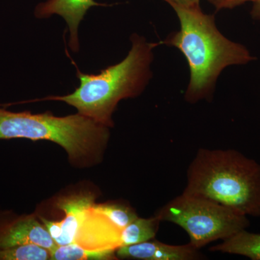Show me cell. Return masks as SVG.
<instances>
[{
  "label": "cell",
  "instance_id": "5b68a950",
  "mask_svg": "<svg viewBox=\"0 0 260 260\" xmlns=\"http://www.w3.org/2000/svg\"><path fill=\"white\" fill-rule=\"evenodd\" d=\"M161 222L179 225L189 243L201 249L210 243L225 240L249 227L247 216L203 197L182 192L155 213Z\"/></svg>",
  "mask_w": 260,
  "mask_h": 260
},
{
  "label": "cell",
  "instance_id": "9a60e30c",
  "mask_svg": "<svg viewBox=\"0 0 260 260\" xmlns=\"http://www.w3.org/2000/svg\"><path fill=\"white\" fill-rule=\"evenodd\" d=\"M217 10L233 9L248 2L255 3L256 0H208Z\"/></svg>",
  "mask_w": 260,
  "mask_h": 260
},
{
  "label": "cell",
  "instance_id": "9c48e42d",
  "mask_svg": "<svg viewBox=\"0 0 260 260\" xmlns=\"http://www.w3.org/2000/svg\"><path fill=\"white\" fill-rule=\"evenodd\" d=\"M56 205L64 212L65 218L59 221L61 235L56 241V244L61 246L76 242L77 237L87 214L94 205L93 194L73 195L61 199Z\"/></svg>",
  "mask_w": 260,
  "mask_h": 260
},
{
  "label": "cell",
  "instance_id": "4fadbf2b",
  "mask_svg": "<svg viewBox=\"0 0 260 260\" xmlns=\"http://www.w3.org/2000/svg\"><path fill=\"white\" fill-rule=\"evenodd\" d=\"M50 251L37 244H23L0 249V260H47Z\"/></svg>",
  "mask_w": 260,
  "mask_h": 260
},
{
  "label": "cell",
  "instance_id": "52a82bcc",
  "mask_svg": "<svg viewBox=\"0 0 260 260\" xmlns=\"http://www.w3.org/2000/svg\"><path fill=\"white\" fill-rule=\"evenodd\" d=\"M107 6L95 0H47L39 3L35 9L37 18H49L53 15H60L68 24L70 30L68 45L77 52L80 49L78 40V26L88 10L92 7Z\"/></svg>",
  "mask_w": 260,
  "mask_h": 260
},
{
  "label": "cell",
  "instance_id": "7a4b0ae2",
  "mask_svg": "<svg viewBox=\"0 0 260 260\" xmlns=\"http://www.w3.org/2000/svg\"><path fill=\"white\" fill-rule=\"evenodd\" d=\"M132 48L118 64L102 70L99 74H84L77 68L80 86L73 93L49 96L39 101H59L75 107L79 114L111 127L113 113L123 99L138 96L150 78L153 50L160 43L148 42L138 34L131 37Z\"/></svg>",
  "mask_w": 260,
  "mask_h": 260
},
{
  "label": "cell",
  "instance_id": "277c9868",
  "mask_svg": "<svg viewBox=\"0 0 260 260\" xmlns=\"http://www.w3.org/2000/svg\"><path fill=\"white\" fill-rule=\"evenodd\" d=\"M109 128L79 113L55 116L51 112H13L0 108V140L54 142L66 150L72 162L80 166L101 159L109 141Z\"/></svg>",
  "mask_w": 260,
  "mask_h": 260
},
{
  "label": "cell",
  "instance_id": "5bb4252c",
  "mask_svg": "<svg viewBox=\"0 0 260 260\" xmlns=\"http://www.w3.org/2000/svg\"><path fill=\"white\" fill-rule=\"evenodd\" d=\"M92 209L94 211L104 214L121 231L129 225L132 221L138 218L136 213L128 205L119 203L94 205Z\"/></svg>",
  "mask_w": 260,
  "mask_h": 260
},
{
  "label": "cell",
  "instance_id": "7c38bea8",
  "mask_svg": "<svg viewBox=\"0 0 260 260\" xmlns=\"http://www.w3.org/2000/svg\"><path fill=\"white\" fill-rule=\"evenodd\" d=\"M114 249L90 250L82 247L77 243H73L67 245L56 246L51 252L50 259H110L114 257Z\"/></svg>",
  "mask_w": 260,
  "mask_h": 260
},
{
  "label": "cell",
  "instance_id": "30bf717a",
  "mask_svg": "<svg viewBox=\"0 0 260 260\" xmlns=\"http://www.w3.org/2000/svg\"><path fill=\"white\" fill-rule=\"evenodd\" d=\"M209 250L260 260V234L248 232L244 229L222 241L220 244L212 246Z\"/></svg>",
  "mask_w": 260,
  "mask_h": 260
},
{
  "label": "cell",
  "instance_id": "8992f818",
  "mask_svg": "<svg viewBox=\"0 0 260 260\" xmlns=\"http://www.w3.org/2000/svg\"><path fill=\"white\" fill-rule=\"evenodd\" d=\"M30 244L46 248L50 254L57 246L35 217L0 216V249Z\"/></svg>",
  "mask_w": 260,
  "mask_h": 260
},
{
  "label": "cell",
  "instance_id": "6da1fadb",
  "mask_svg": "<svg viewBox=\"0 0 260 260\" xmlns=\"http://www.w3.org/2000/svg\"><path fill=\"white\" fill-rule=\"evenodd\" d=\"M180 28L160 44L177 48L189 68L190 80L184 93L190 104L210 100L220 73L232 65L248 64L255 58L242 44L232 42L217 28L214 15L207 14L200 5H170Z\"/></svg>",
  "mask_w": 260,
  "mask_h": 260
},
{
  "label": "cell",
  "instance_id": "2e32d148",
  "mask_svg": "<svg viewBox=\"0 0 260 260\" xmlns=\"http://www.w3.org/2000/svg\"><path fill=\"white\" fill-rule=\"evenodd\" d=\"M169 5H179L184 6H191V5H200V0H164Z\"/></svg>",
  "mask_w": 260,
  "mask_h": 260
},
{
  "label": "cell",
  "instance_id": "8fae6325",
  "mask_svg": "<svg viewBox=\"0 0 260 260\" xmlns=\"http://www.w3.org/2000/svg\"><path fill=\"white\" fill-rule=\"evenodd\" d=\"M161 220L154 215L148 218L138 217L121 232V246L133 245L152 240L158 233Z\"/></svg>",
  "mask_w": 260,
  "mask_h": 260
},
{
  "label": "cell",
  "instance_id": "e0dca14e",
  "mask_svg": "<svg viewBox=\"0 0 260 260\" xmlns=\"http://www.w3.org/2000/svg\"><path fill=\"white\" fill-rule=\"evenodd\" d=\"M251 15L254 20H260V0H256L255 3H253Z\"/></svg>",
  "mask_w": 260,
  "mask_h": 260
},
{
  "label": "cell",
  "instance_id": "3957f363",
  "mask_svg": "<svg viewBox=\"0 0 260 260\" xmlns=\"http://www.w3.org/2000/svg\"><path fill=\"white\" fill-rule=\"evenodd\" d=\"M186 176L183 192L260 217V165L240 152L200 148Z\"/></svg>",
  "mask_w": 260,
  "mask_h": 260
},
{
  "label": "cell",
  "instance_id": "ba28073f",
  "mask_svg": "<svg viewBox=\"0 0 260 260\" xmlns=\"http://www.w3.org/2000/svg\"><path fill=\"white\" fill-rule=\"evenodd\" d=\"M152 240L120 246L116 249V255L142 260H198L206 257L189 242L185 245H171Z\"/></svg>",
  "mask_w": 260,
  "mask_h": 260
}]
</instances>
